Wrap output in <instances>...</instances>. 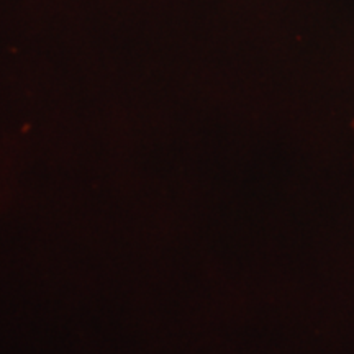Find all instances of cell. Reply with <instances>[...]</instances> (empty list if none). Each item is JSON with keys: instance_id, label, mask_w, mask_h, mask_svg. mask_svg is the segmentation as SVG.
Segmentation results:
<instances>
[{"instance_id": "obj_1", "label": "cell", "mask_w": 354, "mask_h": 354, "mask_svg": "<svg viewBox=\"0 0 354 354\" xmlns=\"http://www.w3.org/2000/svg\"><path fill=\"white\" fill-rule=\"evenodd\" d=\"M351 133H353V140H354V117L351 120ZM353 161H354V151H353Z\"/></svg>"}]
</instances>
